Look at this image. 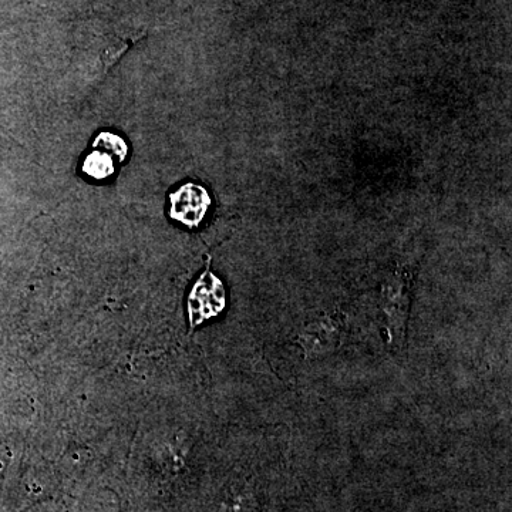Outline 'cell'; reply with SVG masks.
<instances>
[{"instance_id": "1", "label": "cell", "mask_w": 512, "mask_h": 512, "mask_svg": "<svg viewBox=\"0 0 512 512\" xmlns=\"http://www.w3.org/2000/svg\"><path fill=\"white\" fill-rule=\"evenodd\" d=\"M412 285L410 275L402 269L390 272L380 292L384 328L390 349L402 353L406 350L407 322H409Z\"/></svg>"}, {"instance_id": "4", "label": "cell", "mask_w": 512, "mask_h": 512, "mask_svg": "<svg viewBox=\"0 0 512 512\" xmlns=\"http://www.w3.org/2000/svg\"><path fill=\"white\" fill-rule=\"evenodd\" d=\"M211 207V197L204 187L187 183L170 194V215L188 228H197Z\"/></svg>"}, {"instance_id": "6", "label": "cell", "mask_w": 512, "mask_h": 512, "mask_svg": "<svg viewBox=\"0 0 512 512\" xmlns=\"http://www.w3.org/2000/svg\"><path fill=\"white\" fill-rule=\"evenodd\" d=\"M94 150L104 151L114 158V161L123 163L128 156V146L126 141L113 133H100L93 141Z\"/></svg>"}, {"instance_id": "5", "label": "cell", "mask_w": 512, "mask_h": 512, "mask_svg": "<svg viewBox=\"0 0 512 512\" xmlns=\"http://www.w3.org/2000/svg\"><path fill=\"white\" fill-rule=\"evenodd\" d=\"M83 173L97 181L109 180L116 173V161L104 151L93 150L84 158Z\"/></svg>"}, {"instance_id": "3", "label": "cell", "mask_w": 512, "mask_h": 512, "mask_svg": "<svg viewBox=\"0 0 512 512\" xmlns=\"http://www.w3.org/2000/svg\"><path fill=\"white\" fill-rule=\"evenodd\" d=\"M225 305V292L222 282L217 276L205 271L198 279L188 298V316H190L191 328L200 325L205 319L217 316Z\"/></svg>"}, {"instance_id": "2", "label": "cell", "mask_w": 512, "mask_h": 512, "mask_svg": "<svg viewBox=\"0 0 512 512\" xmlns=\"http://www.w3.org/2000/svg\"><path fill=\"white\" fill-rule=\"evenodd\" d=\"M345 335V318L339 313H326L302 325L296 343L308 359H322L340 348Z\"/></svg>"}]
</instances>
